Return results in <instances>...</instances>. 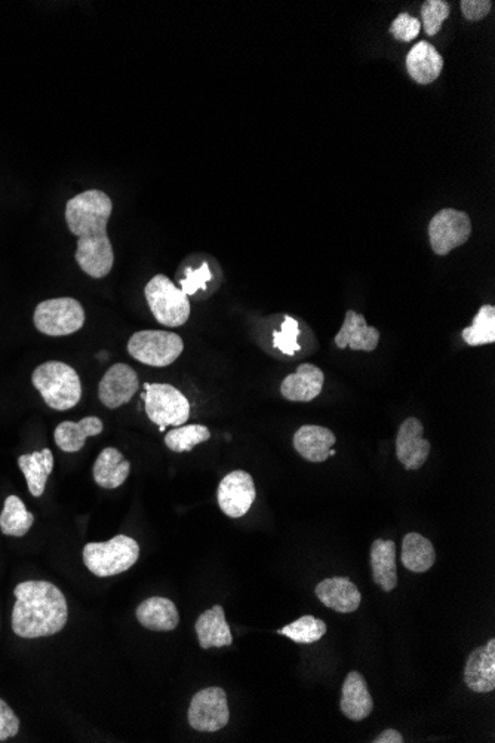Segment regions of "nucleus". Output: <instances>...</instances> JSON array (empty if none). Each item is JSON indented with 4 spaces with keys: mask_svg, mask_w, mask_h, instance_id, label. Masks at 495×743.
I'll list each match as a JSON object with an SVG mask.
<instances>
[{
    "mask_svg": "<svg viewBox=\"0 0 495 743\" xmlns=\"http://www.w3.org/2000/svg\"><path fill=\"white\" fill-rule=\"evenodd\" d=\"M112 211V199L101 190H88L67 202V226L72 235L78 236L76 262L91 278L109 275L115 263V251L107 235Z\"/></svg>",
    "mask_w": 495,
    "mask_h": 743,
    "instance_id": "1",
    "label": "nucleus"
},
{
    "mask_svg": "<svg viewBox=\"0 0 495 743\" xmlns=\"http://www.w3.org/2000/svg\"><path fill=\"white\" fill-rule=\"evenodd\" d=\"M12 631L27 640L51 637L63 631L69 620V607L60 588L45 580H29L14 589Z\"/></svg>",
    "mask_w": 495,
    "mask_h": 743,
    "instance_id": "2",
    "label": "nucleus"
},
{
    "mask_svg": "<svg viewBox=\"0 0 495 743\" xmlns=\"http://www.w3.org/2000/svg\"><path fill=\"white\" fill-rule=\"evenodd\" d=\"M32 380L33 386L52 410H70L81 401L82 383L79 374L64 362L48 361L39 365Z\"/></svg>",
    "mask_w": 495,
    "mask_h": 743,
    "instance_id": "3",
    "label": "nucleus"
},
{
    "mask_svg": "<svg viewBox=\"0 0 495 743\" xmlns=\"http://www.w3.org/2000/svg\"><path fill=\"white\" fill-rule=\"evenodd\" d=\"M140 546L131 537L119 534L109 542L88 543L83 548V563L97 577L124 573L137 563Z\"/></svg>",
    "mask_w": 495,
    "mask_h": 743,
    "instance_id": "4",
    "label": "nucleus"
},
{
    "mask_svg": "<svg viewBox=\"0 0 495 743\" xmlns=\"http://www.w3.org/2000/svg\"><path fill=\"white\" fill-rule=\"evenodd\" d=\"M147 303L155 315L156 321L166 327H181L190 318L189 297L178 290L171 279L165 275H156L146 285Z\"/></svg>",
    "mask_w": 495,
    "mask_h": 743,
    "instance_id": "5",
    "label": "nucleus"
},
{
    "mask_svg": "<svg viewBox=\"0 0 495 743\" xmlns=\"http://www.w3.org/2000/svg\"><path fill=\"white\" fill-rule=\"evenodd\" d=\"M183 349V339L168 331H138L128 342L129 355L150 367H168L180 358Z\"/></svg>",
    "mask_w": 495,
    "mask_h": 743,
    "instance_id": "6",
    "label": "nucleus"
},
{
    "mask_svg": "<svg viewBox=\"0 0 495 743\" xmlns=\"http://www.w3.org/2000/svg\"><path fill=\"white\" fill-rule=\"evenodd\" d=\"M33 321L36 328L46 336H70L78 333L85 324V310L78 300L70 297L45 300L36 307Z\"/></svg>",
    "mask_w": 495,
    "mask_h": 743,
    "instance_id": "7",
    "label": "nucleus"
},
{
    "mask_svg": "<svg viewBox=\"0 0 495 743\" xmlns=\"http://www.w3.org/2000/svg\"><path fill=\"white\" fill-rule=\"evenodd\" d=\"M143 395L146 413L158 426H183L190 417V402L174 386L146 383Z\"/></svg>",
    "mask_w": 495,
    "mask_h": 743,
    "instance_id": "8",
    "label": "nucleus"
},
{
    "mask_svg": "<svg viewBox=\"0 0 495 743\" xmlns=\"http://www.w3.org/2000/svg\"><path fill=\"white\" fill-rule=\"evenodd\" d=\"M470 235H472L470 217L454 208L439 211L429 224L430 244L438 256H447L455 248L466 244Z\"/></svg>",
    "mask_w": 495,
    "mask_h": 743,
    "instance_id": "9",
    "label": "nucleus"
},
{
    "mask_svg": "<svg viewBox=\"0 0 495 743\" xmlns=\"http://www.w3.org/2000/svg\"><path fill=\"white\" fill-rule=\"evenodd\" d=\"M227 695L220 687H209L196 693L189 706V723L198 732L214 733L229 724Z\"/></svg>",
    "mask_w": 495,
    "mask_h": 743,
    "instance_id": "10",
    "label": "nucleus"
},
{
    "mask_svg": "<svg viewBox=\"0 0 495 743\" xmlns=\"http://www.w3.org/2000/svg\"><path fill=\"white\" fill-rule=\"evenodd\" d=\"M257 497L254 480L245 471H233L218 485V505L230 518L247 515Z\"/></svg>",
    "mask_w": 495,
    "mask_h": 743,
    "instance_id": "11",
    "label": "nucleus"
},
{
    "mask_svg": "<svg viewBox=\"0 0 495 743\" xmlns=\"http://www.w3.org/2000/svg\"><path fill=\"white\" fill-rule=\"evenodd\" d=\"M140 388V380L134 368L126 364H115L104 374L98 386V396L110 410L122 407L131 401Z\"/></svg>",
    "mask_w": 495,
    "mask_h": 743,
    "instance_id": "12",
    "label": "nucleus"
},
{
    "mask_svg": "<svg viewBox=\"0 0 495 743\" xmlns=\"http://www.w3.org/2000/svg\"><path fill=\"white\" fill-rule=\"evenodd\" d=\"M424 426L415 417L404 420L396 438V456L407 471H418L430 454V442L423 438Z\"/></svg>",
    "mask_w": 495,
    "mask_h": 743,
    "instance_id": "13",
    "label": "nucleus"
},
{
    "mask_svg": "<svg viewBox=\"0 0 495 743\" xmlns=\"http://www.w3.org/2000/svg\"><path fill=\"white\" fill-rule=\"evenodd\" d=\"M464 683L475 693H490L495 689V640L479 647L469 656L464 669Z\"/></svg>",
    "mask_w": 495,
    "mask_h": 743,
    "instance_id": "14",
    "label": "nucleus"
},
{
    "mask_svg": "<svg viewBox=\"0 0 495 743\" xmlns=\"http://www.w3.org/2000/svg\"><path fill=\"white\" fill-rule=\"evenodd\" d=\"M316 597L328 609L338 613H353L361 606V592L347 577H330L316 586Z\"/></svg>",
    "mask_w": 495,
    "mask_h": 743,
    "instance_id": "15",
    "label": "nucleus"
},
{
    "mask_svg": "<svg viewBox=\"0 0 495 743\" xmlns=\"http://www.w3.org/2000/svg\"><path fill=\"white\" fill-rule=\"evenodd\" d=\"M325 376L321 368L313 364H301L295 373L282 382V396L288 401L310 402L321 395Z\"/></svg>",
    "mask_w": 495,
    "mask_h": 743,
    "instance_id": "16",
    "label": "nucleus"
},
{
    "mask_svg": "<svg viewBox=\"0 0 495 743\" xmlns=\"http://www.w3.org/2000/svg\"><path fill=\"white\" fill-rule=\"evenodd\" d=\"M340 708L344 717L356 723L365 720L371 714L374 700L371 698L364 675L356 671L349 672L341 689Z\"/></svg>",
    "mask_w": 495,
    "mask_h": 743,
    "instance_id": "17",
    "label": "nucleus"
},
{
    "mask_svg": "<svg viewBox=\"0 0 495 743\" xmlns=\"http://www.w3.org/2000/svg\"><path fill=\"white\" fill-rule=\"evenodd\" d=\"M378 343H380V331L370 327L361 313L349 310L340 333L335 336V345L340 349L350 348L372 352L377 349Z\"/></svg>",
    "mask_w": 495,
    "mask_h": 743,
    "instance_id": "18",
    "label": "nucleus"
},
{
    "mask_svg": "<svg viewBox=\"0 0 495 743\" xmlns=\"http://www.w3.org/2000/svg\"><path fill=\"white\" fill-rule=\"evenodd\" d=\"M335 435L322 426L306 425L294 435V448L303 459L312 463H322L331 457Z\"/></svg>",
    "mask_w": 495,
    "mask_h": 743,
    "instance_id": "19",
    "label": "nucleus"
},
{
    "mask_svg": "<svg viewBox=\"0 0 495 743\" xmlns=\"http://www.w3.org/2000/svg\"><path fill=\"white\" fill-rule=\"evenodd\" d=\"M372 579L384 592L398 586L396 570V545L392 540L377 539L371 546Z\"/></svg>",
    "mask_w": 495,
    "mask_h": 743,
    "instance_id": "20",
    "label": "nucleus"
},
{
    "mask_svg": "<svg viewBox=\"0 0 495 743\" xmlns=\"http://www.w3.org/2000/svg\"><path fill=\"white\" fill-rule=\"evenodd\" d=\"M407 69L417 84L429 85L441 75L444 69V58L436 51L435 46L420 42L408 54Z\"/></svg>",
    "mask_w": 495,
    "mask_h": 743,
    "instance_id": "21",
    "label": "nucleus"
},
{
    "mask_svg": "<svg viewBox=\"0 0 495 743\" xmlns=\"http://www.w3.org/2000/svg\"><path fill=\"white\" fill-rule=\"evenodd\" d=\"M137 619L141 626L150 631H174L180 623L177 606L168 598L153 597L143 601L137 609Z\"/></svg>",
    "mask_w": 495,
    "mask_h": 743,
    "instance_id": "22",
    "label": "nucleus"
},
{
    "mask_svg": "<svg viewBox=\"0 0 495 743\" xmlns=\"http://www.w3.org/2000/svg\"><path fill=\"white\" fill-rule=\"evenodd\" d=\"M129 472H131V463L125 460L121 451L113 447L104 448L92 468L95 482L107 490L121 487L129 477Z\"/></svg>",
    "mask_w": 495,
    "mask_h": 743,
    "instance_id": "23",
    "label": "nucleus"
},
{
    "mask_svg": "<svg viewBox=\"0 0 495 743\" xmlns=\"http://www.w3.org/2000/svg\"><path fill=\"white\" fill-rule=\"evenodd\" d=\"M196 635L202 649L208 650L212 647H227L233 643L232 632L229 623L226 622L224 610L221 606H214L199 616L196 622Z\"/></svg>",
    "mask_w": 495,
    "mask_h": 743,
    "instance_id": "24",
    "label": "nucleus"
},
{
    "mask_svg": "<svg viewBox=\"0 0 495 743\" xmlns=\"http://www.w3.org/2000/svg\"><path fill=\"white\" fill-rule=\"evenodd\" d=\"M103 422L98 417H85L81 422H63L55 429V444L64 453H78L85 447L86 439L103 432Z\"/></svg>",
    "mask_w": 495,
    "mask_h": 743,
    "instance_id": "25",
    "label": "nucleus"
},
{
    "mask_svg": "<svg viewBox=\"0 0 495 743\" xmlns=\"http://www.w3.org/2000/svg\"><path fill=\"white\" fill-rule=\"evenodd\" d=\"M18 466L26 477L30 494L33 497H41L45 491L46 482L54 469V456L49 448L35 451L32 454H23L18 459Z\"/></svg>",
    "mask_w": 495,
    "mask_h": 743,
    "instance_id": "26",
    "label": "nucleus"
},
{
    "mask_svg": "<svg viewBox=\"0 0 495 743\" xmlns=\"http://www.w3.org/2000/svg\"><path fill=\"white\" fill-rule=\"evenodd\" d=\"M402 564L413 573H426L436 561V552L432 542L418 533H410L402 540Z\"/></svg>",
    "mask_w": 495,
    "mask_h": 743,
    "instance_id": "27",
    "label": "nucleus"
},
{
    "mask_svg": "<svg viewBox=\"0 0 495 743\" xmlns=\"http://www.w3.org/2000/svg\"><path fill=\"white\" fill-rule=\"evenodd\" d=\"M35 523V515L30 514L23 500L18 496H9L5 500L0 514V531L5 536L24 537Z\"/></svg>",
    "mask_w": 495,
    "mask_h": 743,
    "instance_id": "28",
    "label": "nucleus"
},
{
    "mask_svg": "<svg viewBox=\"0 0 495 743\" xmlns=\"http://www.w3.org/2000/svg\"><path fill=\"white\" fill-rule=\"evenodd\" d=\"M464 342L469 346L491 345L495 342V307L482 306L475 321L469 328H464Z\"/></svg>",
    "mask_w": 495,
    "mask_h": 743,
    "instance_id": "29",
    "label": "nucleus"
},
{
    "mask_svg": "<svg viewBox=\"0 0 495 743\" xmlns=\"http://www.w3.org/2000/svg\"><path fill=\"white\" fill-rule=\"evenodd\" d=\"M297 644H313L327 634V623L313 616H303L278 631Z\"/></svg>",
    "mask_w": 495,
    "mask_h": 743,
    "instance_id": "30",
    "label": "nucleus"
},
{
    "mask_svg": "<svg viewBox=\"0 0 495 743\" xmlns=\"http://www.w3.org/2000/svg\"><path fill=\"white\" fill-rule=\"evenodd\" d=\"M211 438V432L204 425L178 426L166 434V447L175 453H186L192 451L196 445L208 441Z\"/></svg>",
    "mask_w": 495,
    "mask_h": 743,
    "instance_id": "31",
    "label": "nucleus"
},
{
    "mask_svg": "<svg viewBox=\"0 0 495 743\" xmlns=\"http://www.w3.org/2000/svg\"><path fill=\"white\" fill-rule=\"evenodd\" d=\"M450 17V6L442 0H429L421 8V20H423L424 32L427 36L438 35L442 24Z\"/></svg>",
    "mask_w": 495,
    "mask_h": 743,
    "instance_id": "32",
    "label": "nucleus"
},
{
    "mask_svg": "<svg viewBox=\"0 0 495 743\" xmlns=\"http://www.w3.org/2000/svg\"><path fill=\"white\" fill-rule=\"evenodd\" d=\"M298 336H300V327L298 322L291 316H285L284 324L281 331L273 334V345L276 349L281 350L285 355L292 356L300 350L298 345Z\"/></svg>",
    "mask_w": 495,
    "mask_h": 743,
    "instance_id": "33",
    "label": "nucleus"
},
{
    "mask_svg": "<svg viewBox=\"0 0 495 743\" xmlns=\"http://www.w3.org/2000/svg\"><path fill=\"white\" fill-rule=\"evenodd\" d=\"M421 23L417 18L401 14L390 27V33L396 41L411 42L420 35Z\"/></svg>",
    "mask_w": 495,
    "mask_h": 743,
    "instance_id": "34",
    "label": "nucleus"
},
{
    "mask_svg": "<svg viewBox=\"0 0 495 743\" xmlns=\"http://www.w3.org/2000/svg\"><path fill=\"white\" fill-rule=\"evenodd\" d=\"M212 273L209 270L208 264H202V267L196 270H187L186 278L181 279V291L186 294L187 297L193 296L198 293L199 290H205L207 288V282L211 281Z\"/></svg>",
    "mask_w": 495,
    "mask_h": 743,
    "instance_id": "35",
    "label": "nucleus"
},
{
    "mask_svg": "<svg viewBox=\"0 0 495 743\" xmlns=\"http://www.w3.org/2000/svg\"><path fill=\"white\" fill-rule=\"evenodd\" d=\"M20 732V720L9 708L5 700L0 699V742L15 738Z\"/></svg>",
    "mask_w": 495,
    "mask_h": 743,
    "instance_id": "36",
    "label": "nucleus"
},
{
    "mask_svg": "<svg viewBox=\"0 0 495 743\" xmlns=\"http://www.w3.org/2000/svg\"><path fill=\"white\" fill-rule=\"evenodd\" d=\"M493 8L490 0H464L461 2V11L469 21H479L487 17Z\"/></svg>",
    "mask_w": 495,
    "mask_h": 743,
    "instance_id": "37",
    "label": "nucleus"
},
{
    "mask_svg": "<svg viewBox=\"0 0 495 743\" xmlns=\"http://www.w3.org/2000/svg\"><path fill=\"white\" fill-rule=\"evenodd\" d=\"M374 743H402L404 742V736L401 735V733L398 732V730L395 729H387L384 730L383 733H380V735L377 736V738L372 741Z\"/></svg>",
    "mask_w": 495,
    "mask_h": 743,
    "instance_id": "38",
    "label": "nucleus"
},
{
    "mask_svg": "<svg viewBox=\"0 0 495 743\" xmlns=\"http://www.w3.org/2000/svg\"><path fill=\"white\" fill-rule=\"evenodd\" d=\"M165 429H166L165 426H159V431L165 432Z\"/></svg>",
    "mask_w": 495,
    "mask_h": 743,
    "instance_id": "39",
    "label": "nucleus"
}]
</instances>
